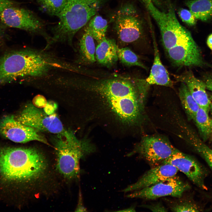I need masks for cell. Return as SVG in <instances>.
<instances>
[{"label": "cell", "mask_w": 212, "mask_h": 212, "mask_svg": "<svg viewBox=\"0 0 212 212\" xmlns=\"http://www.w3.org/2000/svg\"><path fill=\"white\" fill-rule=\"evenodd\" d=\"M43 154L33 148H0V177L12 184H23L43 177L47 168Z\"/></svg>", "instance_id": "obj_1"}, {"label": "cell", "mask_w": 212, "mask_h": 212, "mask_svg": "<svg viewBox=\"0 0 212 212\" xmlns=\"http://www.w3.org/2000/svg\"><path fill=\"white\" fill-rule=\"evenodd\" d=\"M54 141L58 171L68 179L77 178L80 160L95 152V148L87 141L78 140L71 131L64 135H57Z\"/></svg>", "instance_id": "obj_2"}, {"label": "cell", "mask_w": 212, "mask_h": 212, "mask_svg": "<svg viewBox=\"0 0 212 212\" xmlns=\"http://www.w3.org/2000/svg\"><path fill=\"white\" fill-rule=\"evenodd\" d=\"M106 0H67L55 26L62 37L72 39L98 11Z\"/></svg>", "instance_id": "obj_3"}, {"label": "cell", "mask_w": 212, "mask_h": 212, "mask_svg": "<svg viewBox=\"0 0 212 212\" xmlns=\"http://www.w3.org/2000/svg\"><path fill=\"white\" fill-rule=\"evenodd\" d=\"M0 22L10 27L41 35L50 42L51 37L46 31L45 22L31 11L13 6L6 8L0 16Z\"/></svg>", "instance_id": "obj_4"}, {"label": "cell", "mask_w": 212, "mask_h": 212, "mask_svg": "<svg viewBox=\"0 0 212 212\" xmlns=\"http://www.w3.org/2000/svg\"><path fill=\"white\" fill-rule=\"evenodd\" d=\"M114 17V27L120 40L130 43L138 40L144 32L145 24L134 6L130 4L123 5Z\"/></svg>", "instance_id": "obj_5"}, {"label": "cell", "mask_w": 212, "mask_h": 212, "mask_svg": "<svg viewBox=\"0 0 212 212\" xmlns=\"http://www.w3.org/2000/svg\"><path fill=\"white\" fill-rule=\"evenodd\" d=\"M15 119L22 124L38 131L65 135L69 131L64 129L57 115H48L44 110L28 102L24 107Z\"/></svg>", "instance_id": "obj_6"}, {"label": "cell", "mask_w": 212, "mask_h": 212, "mask_svg": "<svg viewBox=\"0 0 212 212\" xmlns=\"http://www.w3.org/2000/svg\"><path fill=\"white\" fill-rule=\"evenodd\" d=\"M179 151L167 139L158 136L150 135L144 137L127 156L137 154L150 165L155 166Z\"/></svg>", "instance_id": "obj_7"}, {"label": "cell", "mask_w": 212, "mask_h": 212, "mask_svg": "<svg viewBox=\"0 0 212 212\" xmlns=\"http://www.w3.org/2000/svg\"><path fill=\"white\" fill-rule=\"evenodd\" d=\"M190 188L189 184L176 175L142 189L130 192L126 197L154 200L165 196L181 198Z\"/></svg>", "instance_id": "obj_8"}, {"label": "cell", "mask_w": 212, "mask_h": 212, "mask_svg": "<svg viewBox=\"0 0 212 212\" xmlns=\"http://www.w3.org/2000/svg\"><path fill=\"white\" fill-rule=\"evenodd\" d=\"M0 135L16 143H25L36 140L49 145L38 131L21 123L13 115L5 116L0 120Z\"/></svg>", "instance_id": "obj_9"}, {"label": "cell", "mask_w": 212, "mask_h": 212, "mask_svg": "<svg viewBox=\"0 0 212 212\" xmlns=\"http://www.w3.org/2000/svg\"><path fill=\"white\" fill-rule=\"evenodd\" d=\"M162 163L169 164L175 166L198 187L203 190H207L205 182L207 174V170L193 157L179 151Z\"/></svg>", "instance_id": "obj_10"}, {"label": "cell", "mask_w": 212, "mask_h": 212, "mask_svg": "<svg viewBox=\"0 0 212 212\" xmlns=\"http://www.w3.org/2000/svg\"><path fill=\"white\" fill-rule=\"evenodd\" d=\"M178 171L177 168L170 164H160L148 170L136 182L128 186L121 191L131 192L148 187L176 175Z\"/></svg>", "instance_id": "obj_11"}, {"label": "cell", "mask_w": 212, "mask_h": 212, "mask_svg": "<svg viewBox=\"0 0 212 212\" xmlns=\"http://www.w3.org/2000/svg\"><path fill=\"white\" fill-rule=\"evenodd\" d=\"M175 77L177 81L184 82L186 85L199 106L208 112L210 110V99L203 81L196 78L190 70L186 71L180 75L175 76Z\"/></svg>", "instance_id": "obj_12"}, {"label": "cell", "mask_w": 212, "mask_h": 212, "mask_svg": "<svg viewBox=\"0 0 212 212\" xmlns=\"http://www.w3.org/2000/svg\"><path fill=\"white\" fill-rule=\"evenodd\" d=\"M154 59L149 76L145 79L149 85H156L172 87L173 83L160 59L156 41L153 37Z\"/></svg>", "instance_id": "obj_13"}, {"label": "cell", "mask_w": 212, "mask_h": 212, "mask_svg": "<svg viewBox=\"0 0 212 212\" xmlns=\"http://www.w3.org/2000/svg\"><path fill=\"white\" fill-rule=\"evenodd\" d=\"M118 47L113 39L105 37L99 42L96 48V58L98 62L106 66L115 64L118 58L117 54Z\"/></svg>", "instance_id": "obj_14"}, {"label": "cell", "mask_w": 212, "mask_h": 212, "mask_svg": "<svg viewBox=\"0 0 212 212\" xmlns=\"http://www.w3.org/2000/svg\"><path fill=\"white\" fill-rule=\"evenodd\" d=\"M186 5L196 19L206 21L212 18V0H189Z\"/></svg>", "instance_id": "obj_15"}, {"label": "cell", "mask_w": 212, "mask_h": 212, "mask_svg": "<svg viewBox=\"0 0 212 212\" xmlns=\"http://www.w3.org/2000/svg\"><path fill=\"white\" fill-rule=\"evenodd\" d=\"M94 38L86 28L79 42L80 52L82 59L88 63L95 62L96 48Z\"/></svg>", "instance_id": "obj_16"}, {"label": "cell", "mask_w": 212, "mask_h": 212, "mask_svg": "<svg viewBox=\"0 0 212 212\" xmlns=\"http://www.w3.org/2000/svg\"><path fill=\"white\" fill-rule=\"evenodd\" d=\"M179 90L181 104L188 118L193 119L200 107L193 98L186 85L183 82Z\"/></svg>", "instance_id": "obj_17"}, {"label": "cell", "mask_w": 212, "mask_h": 212, "mask_svg": "<svg viewBox=\"0 0 212 212\" xmlns=\"http://www.w3.org/2000/svg\"><path fill=\"white\" fill-rule=\"evenodd\" d=\"M85 28L91 34L93 38L99 43L105 37L108 26L107 20L100 15L93 17Z\"/></svg>", "instance_id": "obj_18"}, {"label": "cell", "mask_w": 212, "mask_h": 212, "mask_svg": "<svg viewBox=\"0 0 212 212\" xmlns=\"http://www.w3.org/2000/svg\"><path fill=\"white\" fill-rule=\"evenodd\" d=\"M208 112L203 108L200 107L193 120L204 140H206L212 134L211 119Z\"/></svg>", "instance_id": "obj_19"}, {"label": "cell", "mask_w": 212, "mask_h": 212, "mask_svg": "<svg viewBox=\"0 0 212 212\" xmlns=\"http://www.w3.org/2000/svg\"><path fill=\"white\" fill-rule=\"evenodd\" d=\"M67 0H37L41 9L47 14L58 17Z\"/></svg>", "instance_id": "obj_20"}, {"label": "cell", "mask_w": 212, "mask_h": 212, "mask_svg": "<svg viewBox=\"0 0 212 212\" xmlns=\"http://www.w3.org/2000/svg\"><path fill=\"white\" fill-rule=\"evenodd\" d=\"M117 54L118 58L123 64L128 66H138L147 69L137 55L129 48L118 47Z\"/></svg>", "instance_id": "obj_21"}, {"label": "cell", "mask_w": 212, "mask_h": 212, "mask_svg": "<svg viewBox=\"0 0 212 212\" xmlns=\"http://www.w3.org/2000/svg\"><path fill=\"white\" fill-rule=\"evenodd\" d=\"M171 210L174 212H198L200 209L192 201L187 199H180L173 202L170 206Z\"/></svg>", "instance_id": "obj_22"}, {"label": "cell", "mask_w": 212, "mask_h": 212, "mask_svg": "<svg viewBox=\"0 0 212 212\" xmlns=\"http://www.w3.org/2000/svg\"><path fill=\"white\" fill-rule=\"evenodd\" d=\"M192 144L195 150L212 170V149L200 140L195 141Z\"/></svg>", "instance_id": "obj_23"}, {"label": "cell", "mask_w": 212, "mask_h": 212, "mask_svg": "<svg viewBox=\"0 0 212 212\" xmlns=\"http://www.w3.org/2000/svg\"><path fill=\"white\" fill-rule=\"evenodd\" d=\"M178 14L183 21L190 26L195 24L196 19L190 10L181 8L178 11Z\"/></svg>", "instance_id": "obj_24"}, {"label": "cell", "mask_w": 212, "mask_h": 212, "mask_svg": "<svg viewBox=\"0 0 212 212\" xmlns=\"http://www.w3.org/2000/svg\"><path fill=\"white\" fill-rule=\"evenodd\" d=\"M143 207L148 209L153 212H167L166 208L161 203H157L148 205H143Z\"/></svg>", "instance_id": "obj_25"}, {"label": "cell", "mask_w": 212, "mask_h": 212, "mask_svg": "<svg viewBox=\"0 0 212 212\" xmlns=\"http://www.w3.org/2000/svg\"><path fill=\"white\" fill-rule=\"evenodd\" d=\"M47 102L44 97L41 95H38L34 98L32 103L36 107L41 108H44L47 105Z\"/></svg>", "instance_id": "obj_26"}, {"label": "cell", "mask_w": 212, "mask_h": 212, "mask_svg": "<svg viewBox=\"0 0 212 212\" xmlns=\"http://www.w3.org/2000/svg\"><path fill=\"white\" fill-rule=\"evenodd\" d=\"M57 105L52 102H47L46 106L44 108V111L48 115H52L54 113L57 109Z\"/></svg>", "instance_id": "obj_27"}, {"label": "cell", "mask_w": 212, "mask_h": 212, "mask_svg": "<svg viewBox=\"0 0 212 212\" xmlns=\"http://www.w3.org/2000/svg\"><path fill=\"white\" fill-rule=\"evenodd\" d=\"M14 5V3L11 0H0V16L1 13L6 8Z\"/></svg>", "instance_id": "obj_28"}, {"label": "cell", "mask_w": 212, "mask_h": 212, "mask_svg": "<svg viewBox=\"0 0 212 212\" xmlns=\"http://www.w3.org/2000/svg\"><path fill=\"white\" fill-rule=\"evenodd\" d=\"M203 81L205 84L206 89L212 92V74L205 76Z\"/></svg>", "instance_id": "obj_29"}, {"label": "cell", "mask_w": 212, "mask_h": 212, "mask_svg": "<svg viewBox=\"0 0 212 212\" xmlns=\"http://www.w3.org/2000/svg\"><path fill=\"white\" fill-rule=\"evenodd\" d=\"M76 210V211H87L86 208L84 207L82 203V198L81 193H79L78 203Z\"/></svg>", "instance_id": "obj_30"}, {"label": "cell", "mask_w": 212, "mask_h": 212, "mask_svg": "<svg viewBox=\"0 0 212 212\" xmlns=\"http://www.w3.org/2000/svg\"><path fill=\"white\" fill-rule=\"evenodd\" d=\"M207 44L209 49L212 51V34L208 37L207 40Z\"/></svg>", "instance_id": "obj_31"}, {"label": "cell", "mask_w": 212, "mask_h": 212, "mask_svg": "<svg viewBox=\"0 0 212 212\" xmlns=\"http://www.w3.org/2000/svg\"><path fill=\"white\" fill-rule=\"evenodd\" d=\"M135 207L133 206L122 210L118 211L123 212H135Z\"/></svg>", "instance_id": "obj_32"}, {"label": "cell", "mask_w": 212, "mask_h": 212, "mask_svg": "<svg viewBox=\"0 0 212 212\" xmlns=\"http://www.w3.org/2000/svg\"><path fill=\"white\" fill-rule=\"evenodd\" d=\"M210 99V110L212 113V95H211Z\"/></svg>", "instance_id": "obj_33"}, {"label": "cell", "mask_w": 212, "mask_h": 212, "mask_svg": "<svg viewBox=\"0 0 212 212\" xmlns=\"http://www.w3.org/2000/svg\"><path fill=\"white\" fill-rule=\"evenodd\" d=\"M211 128H212V119H211Z\"/></svg>", "instance_id": "obj_34"}, {"label": "cell", "mask_w": 212, "mask_h": 212, "mask_svg": "<svg viewBox=\"0 0 212 212\" xmlns=\"http://www.w3.org/2000/svg\"><path fill=\"white\" fill-rule=\"evenodd\" d=\"M1 32L0 30V38H1Z\"/></svg>", "instance_id": "obj_35"}]
</instances>
